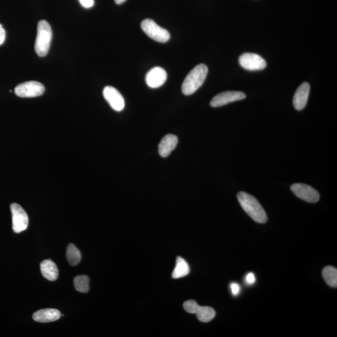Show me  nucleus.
<instances>
[{"instance_id":"f257e3e1","label":"nucleus","mask_w":337,"mask_h":337,"mask_svg":"<svg viewBox=\"0 0 337 337\" xmlns=\"http://www.w3.org/2000/svg\"><path fill=\"white\" fill-rule=\"evenodd\" d=\"M237 197L242 209L254 221L260 223L267 222L266 212L256 198L245 192H239Z\"/></svg>"},{"instance_id":"f03ea898","label":"nucleus","mask_w":337,"mask_h":337,"mask_svg":"<svg viewBox=\"0 0 337 337\" xmlns=\"http://www.w3.org/2000/svg\"><path fill=\"white\" fill-rule=\"evenodd\" d=\"M208 73V68L206 65L196 66L185 78L182 85L184 95L189 96L194 94L202 87Z\"/></svg>"},{"instance_id":"7ed1b4c3","label":"nucleus","mask_w":337,"mask_h":337,"mask_svg":"<svg viewBox=\"0 0 337 337\" xmlns=\"http://www.w3.org/2000/svg\"><path fill=\"white\" fill-rule=\"evenodd\" d=\"M52 37V30L48 22L41 20L38 24L37 37L35 49L38 56L44 57L48 53Z\"/></svg>"},{"instance_id":"20e7f679","label":"nucleus","mask_w":337,"mask_h":337,"mask_svg":"<svg viewBox=\"0 0 337 337\" xmlns=\"http://www.w3.org/2000/svg\"><path fill=\"white\" fill-rule=\"evenodd\" d=\"M143 31L151 39L159 43L167 42L170 39V34L166 30L157 24L155 21L146 19L142 23Z\"/></svg>"},{"instance_id":"39448f33","label":"nucleus","mask_w":337,"mask_h":337,"mask_svg":"<svg viewBox=\"0 0 337 337\" xmlns=\"http://www.w3.org/2000/svg\"><path fill=\"white\" fill-rule=\"evenodd\" d=\"M45 88L38 81H27L19 85L15 88L16 96L21 98H35L43 95Z\"/></svg>"},{"instance_id":"423d86ee","label":"nucleus","mask_w":337,"mask_h":337,"mask_svg":"<svg viewBox=\"0 0 337 337\" xmlns=\"http://www.w3.org/2000/svg\"><path fill=\"white\" fill-rule=\"evenodd\" d=\"M12 214L13 230L15 233H20L25 231L29 226V216L24 210L18 204L13 203L10 206Z\"/></svg>"},{"instance_id":"0eeeda50","label":"nucleus","mask_w":337,"mask_h":337,"mask_svg":"<svg viewBox=\"0 0 337 337\" xmlns=\"http://www.w3.org/2000/svg\"><path fill=\"white\" fill-rule=\"evenodd\" d=\"M239 64L248 71L262 70L266 68L267 63L263 58L255 53L246 52L239 58Z\"/></svg>"},{"instance_id":"6e6552de","label":"nucleus","mask_w":337,"mask_h":337,"mask_svg":"<svg viewBox=\"0 0 337 337\" xmlns=\"http://www.w3.org/2000/svg\"><path fill=\"white\" fill-rule=\"evenodd\" d=\"M291 189L297 198L308 203H316L320 200L319 193L307 184H294L292 185Z\"/></svg>"},{"instance_id":"1a4fd4ad","label":"nucleus","mask_w":337,"mask_h":337,"mask_svg":"<svg viewBox=\"0 0 337 337\" xmlns=\"http://www.w3.org/2000/svg\"><path fill=\"white\" fill-rule=\"evenodd\" d=\"M245 98L246 95L241 91H226L212 98L210 105L213 107H221L233 102L242 100Z\"/></svg>"},{"instance_id":"9d476101","label":"nucleus","mask_w":337,"mask_h":337,"mask_svg":"<svg viewBox=\"0 0 337 337\" xmlns=\"http://www.w3.org/2000/svg\"><path fill=\"white\" fill-rule=\"evenodd\" d=\"M103 96L110 107L117 111H121L125 107V101H124L123 96L115 88L105 87L103 90Z\"/></svg>"},{"instance_id":"9b49d317","label":"nucleus","mask_w":337,"mask_h":337,"mask_svg":"<svg viewBox=\"0 0 337 337\" xmlns=\"http://www.w3.org/2000/svg\"><path fill=\"white\" fill-rule=\"evenodd\" d=\"M167 74L166 71L161 67L151 69L146 76V81L148 87L157 88L162 87L166 81Z\"/></svg>"},{"instance_id":"f8f14e48","label":"nucleus","mask_w":337,"mask_h":337,"mask_svg":"<svg viewBox=\"0 0 337 337\" xmlns=\"http://www.w3.org/2000/svg\"><path fill=\"white\" fill-rule=\"evenodd\" d=\"M310 90V85L306 82H303L297 88L293 99V104L295 109L301 110L305 108L307 103Z\"/></svg>"},{"instance_id":"ddd939ff","label":"nucleus","mask_w":337,"mask_h":337,"mask_svg":"<svg viewBox=\"0 0 337 337\" xmlns=\"http://www.w3.org/2000/svg\"><path fill=\"white\" fill-rule=\"evenodd\" d=\"M62 316L57 309L46 308L36 312L33 315L35 321L40 323H48L57 321Z\"/></svg>"},{"instance_id":"4468645a","label":"nucleus","mask_w":337,"mask_h":337,"mask_svg":"<svg viewBox=\"0 0 337 337\" xmlns=\"http://www.w3.org/2000/svg\"><path fill=\"white\" fill-rule=\"evenodd\" d=\"M178 143V138L175 135L167 134L162 138L159 145V153L162 157H167L175 150Z\"/></svg>"},{"instance_id":"2eb2a0df","label":"nucleus","mask_w":337,"mask_h":337,"mask_svg":"<svg viewBox=\"0 0 337 337\" xmlns=\"http://www.w3.org/2000/svg\"><path fill=\"white\" fill-rule=\"evenodd\" d=\"M41 273L49 281H55L59 277V269L57 265L51 260H45L40 265Z\"/></svg>"},{"instance_id":"dca6fc26","label":"nucleus","mask_w":337,"mask_h":337,"mask_svg":"<svg viewBox=\"0 0 337 337\" xmlns=\"http://www.w3.org/2000/svg\"><path fill=\"white\" fill-rule=\"evenodd\" d=\"M190 269L188 264L184 259L178 257L176 259V264L172 273L173 278H180L189 274Z\"/></svg>"},{"instance_id":"f3484780","label":"nucleus","mask_w":337,"mask_h":337,"mask_svg":"<svg viewBox=\"0 0 337 337\" xmlns=\"http://www.w3.org/2000/svg\"><path fill=\"white\" fill-rule=\"evenodd\" d=\"M322 276L328 286L336 288L337 270L332 266L325 267L322 271Z\"/></svg>"},{"instance_id":"a211bd4d","label":"nucleus","mask_w":337,"mask_h":337,"mask_svg":"<svg viewBox=\"0 0 337 337\" xmlns=\"http://www.w3.org/2000/svg\"><path fill=\"white\" fill-rule=\"evenodd\" d=\"M195 314L200 321L206 323L211 321L214 319L215 316V312L210 306L200 305Z\"/></svg>"},{"instance_id":"6ab92c4d","label":"nucleus","mask_w":337,"mask_h":337,"mask_svg":"<svg viewBox=\"0 0 337 337\" xmlns=\"http://www.w3.org/2000/svg\"><path fill=\"white\" fill-rule=\"evenodd\" d=\"M66 257H67L69 264L71 266H76L81 260V254L78 248L73 244H70L67 247L66 251Z\"/></svg>"},{"instance_id":"aec40b11","label":"nucleus","mask_w":337,"mask_h":337,"mask_svg":"<svg viewBox=\"0 0 337 337\" xmlns=\"http://www.w3.org/2000/svg\"><path fill=\"white\" fill-rule=\"evenodd\" d=\"M90 278L87 275L76 276L74 278V285L77 291L87 293L90 290Z\"/></svg>"},{"instance_id":"412c9836","label":"nucleus","mask_w":337,"mask_h":337,"mask_svg":"<svg viewBox=\"0 0 337 337\" xmlns=\"http://www.w3.org/2000/svg\"><path fill=\"white\" fill-rule=\"evenodd\" d=\"M184 310L189 314H195L197 312L199 306L198 303L194 300H187L183 304Z\"/></svg>"},{"instance_id":"4be33fe9","label":"nucleus","mask_w":337,"mask_h":337,"mask_svg":"<svg viewBox=\"0 0 337 337\" xmlns=\"http://www.w3.org/2000/svg\"><path fill=\"white\" fill-rule=\"evenodd\" d=\"M79 2L85 8H92L95 5V0H79Z\"/></svg>"},{"instance_id":"5701e85b","label":"nucleus","mask_w":337,"mask_h":337,"mask_svg":"<svg viewBox=\"0 0 337 337\" xmlns=\"http://www.w3.org/2000/svg\"><path fill=\"white\" fill-rule=\"evenodd\" d=\"M245 283L248 285H253L256 283V277L253 273H249L246 275L245 279Z\"/></svg>"},{"instance_id":"b1692460","label":"nucleus","mask_w":337,"mask_h":337,"mask_svg":"<svg viewBox=\"0 0 337 337\" xmlns=\"http://www.w3.org/2000/svg\"><path fill=\"white\" fill-rule=\"evenodd\" d=\"M231 289L234 295H237L239 294L240 287L238 284L233 283L231 284Z\"/></svg>"},{"instance_id":"393cba45","label":"nucleus","mask_w":337,"mask_h":337,"mask_svg":"<svg viewBox=\"0 0 337 337\" xmlns=\"http://www.w3.org/2000/svg\"><path fill=\"white\" fill-rule=\"evenodd\" d=\"M5 38H6V32H5L4 27L0 24V45L4 43Z\"/></svg>"},{"instance_id":"a878e982","label":"nucleus","mask_w":337,"mask_h":337,"mask_svg":"<svg viewBox=\"0 0 337 337\" xmlns=\"http://www.w3.org/2000/svg\"><path fill=\"white\" fill-rule=\"evenodd\" d=\"M116 4L118 5H121L125 2L126 0H115Z\"/></svg>"}]
</instances>
